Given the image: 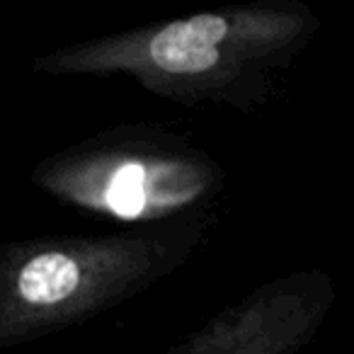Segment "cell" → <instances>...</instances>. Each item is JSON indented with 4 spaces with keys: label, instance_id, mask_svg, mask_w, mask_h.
Returning <instances> with one entry per match:
<instances>
[{
    "label": "cell",
    "instance_id": "cell-1",
    "mask_svg": "<svg viewBox=\"0 0 354 354\" xmlns=\"http://www.w3.org/2000/svg\"><path fill=\"white\" fill-rule=\"evenodd\" d=\"M323 20L301 0H248L73 41L37 56V73L122 75L177 104L262 107L274 83L313 44Z\"/></svg>",
    "mask_w": 354,
    "mask_h": 354
},
{
    "label": "cell",
    "instance_id": "cell-2",
    "mask_svg": "<svg viewBox=\"0 0 354 354\" xmlns=\"http://www.w3.org/2000/svg\"><path fill=\"white\" fill-rule=\"evenodd\" d=\"M209 214L97 236H39L0 248V347L80 325L170 277L199 250Z\"/></svg>",
    "mask_w": 354,
    "mask_h": 354
},
{
    "label": "cell",
    "instance_id": "cell-3",
    "mask_svg": "<svg viewBox=\"0 0 354 354\" xmlns=\"http://www.w3.org/2000/svg\"><path fill=\"white\" fill-rule=\"evenodd\" d=\"M30 180L68 207L138 228L207 214L226 172L187 138L127 124L39 160Z\"/></svg>",
    "mask_w": 354,
    "mask_h": 354
},
{
    "label": "cell",
    "instance_id": "cell-4",
    "mask_svg": "<svg viewBox=\"0 0 354 354\" xmlns=\"http://www.w3.org/2000/svg\"><path fill=\"white\" fill-rule=\"evenodd\" d=\"M335 296L330 272H286L223 306L165 354H310Z\"/></svg>",
    "mask_w": 354,
    "mask_h": 354
}]
</instances>
